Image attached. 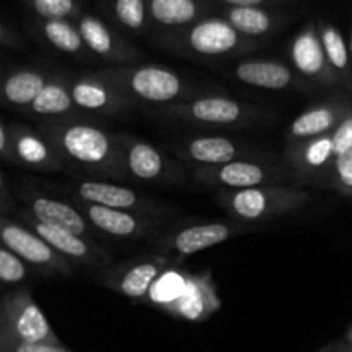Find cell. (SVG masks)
Returning a JSON list of instances; mask_svg holds the SVG:
<instances>
[{"label":"cell","mask_w":352,"mask_h":352,"mask_svg":"<svg viewBox=\"0 0 352 352\" xmlns=\"http://www.w3.org/2000/svg\"><path fill=\"white\" fill-rule=\"evenodd\" d=\"M36 129L54 144L71 168L102 181L126 182L117 133L107 131L93 116L62 120H41ZM78 177V175H76Z\"/></svg>","instance_id":"obj_1"},{"label":"cell","mask_w":352,"mask_h":352,"mask_svg":"<svg viewBox=\"0 0 352 352\" xmlns=\"http://www.w3.org/2000/svg\"><path fill=\"white\" fill-rule=\"evenodd\" d=\"M96 72L122 89L144 110L170 107L212 93H223L219 85L196 81L174 69L157 64L102 67L96 69Z\"/></svg>","instance_id":"obj_2"},{"label":"cell","mask_w":352,"mask_h":352,"mask_svg":"<svg viewBox=\"0 0 352 352\" xmlns=\"http://www.w3.org/2000/svg\"><path fill=\"white\" fill-rule=\"evenodd\" d=\"M151 119L172 124H188L203 127H251L272 119L274 113L263 107L241 102L226 93L203 95L189 102L175 103L162 109L144 110Z\"/></svg>","instance_id":"obj_3"},{"label":"cell","mask_w":352,"mask_h":352,"mask_svg":"<svg viewBox=\"0 0 352 352\" xmlns=\"http://www.w3.org/2000/svg\"><path fill=\"white\" fill-rule=\"evenodd\" d=\"M215 201L232 220L263 226L315 203V196L292 184L260 186L241 191H217Z\"/></svg>","instance_id":"obj_4"},{"label":"cell","mask_w":352,"mask_h":352,"mask_svg":"<svg viewBox=\"0 0 352 352\" xmlns=\"http://www.w3.org/2000/svg\"><path fill=\"white\" fill-rule=\"evenodd\" d=\"M162 47L195 58H232L260 47L258 40L241 34L223 17H203L198 23L162 36Z\"/></svg>","instance_id":"obj_5"},{"label":"cell","mask_w":352,"mask_h":352,"mask_svg":"<svg viewBox=\"0 0 352 352\" xmlns=\"http://www.w3.org/2000/svg\"><path fill=\"white\" fill-rule=\"evenodd\" d=\"M127 181L153 186H186L192 181L191 168L162 146L136 134L117 133Z\"/></svg>","instance_id":"obj_6"},{"label":"cell","mask_w":352,"mask_h":352,"mask_svg":"<svg viewBox=\"0 0 352 352\" xmlns=\"http://www.w3.org/2000/svg\"><path fill=\"white\" fill-rule=\"evenodd\" d=\"M263 226L237 220H186L179 219L150 244L155 253L172 258H184L226 243L232 237L258 232Z\"/></svg>","instance_id":"obj_7"},{"label":"cell","mask_w":352,"mask_h":352,"mask_svg":"<svg viewBox=\"0 0 352 352\" xmlns=\"http://www.w3.org/2000/svg\"><path fill=\"white\" fill-rule=\"evenodd\" d=\"M192 182L215 191H241L260 186L292 184L294 177L285 162L277 158H244L217 167H192Z\"/></svg>","instance_id":"obj_8"},{"label":"cell","mask_w":352,"mask_h":352,"mask_svg":"<svg viewBox=\"0 0 352 352\" xmlns=\"http://www.w3.org/2000/svg\"><path fill=\"white\" fill-rule=\"evenodd\" d=\"M62 189H64L65 196L76 203H89V205L141 213V215L157 217V219H177L179 213V210L168 203L141 195V192L134 191L127 186L117 184L113 181L78 179L76 182L65 184Z\"/></svg>","instance_id":"obj_9"},{"label":"cell","mask_w":352,"mask_h":352,"mask_svg":"<svg viewBox=\"0 0 352 352\" xmlns=\"http://www.w3.org/2000/svg\"><path fill=\"white\" fill-rule=\"evenodd\" d=\"M57 344V333L52 330L45 313L33 299L31 289L19 285L6 292L0 302V344Z\"/></svg>","instance_id":"obj_10"},{"label":"cell","mask_w":352,"mask_h":352,"mask_svg":"<svg viewBox=\"0 0 352 352\" xmlns=\"http://www.w3.org/2000/svg\"><path fill=\"white\" fill-rule=\"evenodd\" d=\"M162 148L192 167H217L244 158H268L258 146L226 134H189L165 140Z\"/></svg>","instance_id":"obj_11"},{"label":"cell","mask_w":352,"mask_h":352,"mask_svg":"<svg viewBox=\"0 0 352 352\" xmlns=\"http://www.w3.org/2000/svg\"><path fill=\"white\" fill-rule=\"evenodd\" d=\"M12 188L14 195L23 203L24 210L40 222L62 227L95 241L100 236L72 199L62 198L55 195V191H47L43 186L28 177L17 179Z\"/></svg>","instance_id":"obj_12"},{"label":"cell","mask_w":352,"mask_h":352,"mask_svg":"<svg viewBox=\"0 0 352 352\" xmlns=\"http://www.w3.org/2000/svg\"><path fill=\"white\" fill-rule=\"evenodd\" d=\"M174 265H177L175 258L153 251L103 268L96 275V284L134 301L144 302L157 278Z\"/></svg>","instance_id":"obj_13"},{"label":"cell","mask_w":352,"mask_h":352,"mask_svg":"<svg viewBox=\"0 0 352 352\" xmlns=\"http://www.w3.org/2000/svg\"><path fill=\"white\" fill-rule=\"evenodd\" d=\"M289 60L296 74L311 89H327L336 91L337 95L346 93L342 81L327 58L316 24H306L292 38L289 45Z\"/></svg>","instance_id":"obj_14"},{"label":"cell","mask_w":352,"mask_h":352,"mask_svg":"<svg viewBox=\"0 0 352 352\" xmlns=\"http://www.w3.org/2000/svg\"><path fill=\"white\" fill-rule=\"evenodd\" d=\"M76 203V201H74ZM100 236L117 241H146L151 243L179 219H157L141 213L107 208V206L76 203Z\"/></svg>","instance_id":"obj_15"},{"label":"cell","mask_w":352,"mask_h":352,"mask_svg":"<svg viewBox=\"0 0 352 352\" xmlns=\"http://www.w3.org/2000/svg\"><path fill=\"white\" fill-rule=\"evenodd\" d=\"M0 239L2 246L9 248L24 263L36 268L43 275L71 277L74 274V263L65 260L47 241L12 217L0 215Z\"/></svg>","instance_id":"obj_16"},{"label":"cell","mask_w":352,"mask_h":352,"mask_svg":"<svg viewBox=\"0 0 352 352\" xmlns=\"http://www.w3.org/2000/svg\"><path fill=\"white\" fill-rule=\"evenodd\" d=\"M12 219H16L17 222L26 226L33 232H36L41 239L47 241L57 253H60L65 260L74 263L76 267L93 268V270H103V268L110 267L112 256L95 239L79 236V234L62 229V227L40 222L24 208L17 210Z\"/></svg>","instance_id":"obj_17"},{"label":"cell","mask_w":352,"mask_h":352,"mask_svg":"<svg viewBox=\"0 0 352 352\" xmlns=\"http://www.w3.org/2000/svg\"><path fill=\"white\" fill-rule=\"evenodd\" d=\"M336 160L332 134L285 144L284 162L292 172L294 186L298 188H316L327 191Z\"/></svg>","instance_id":"obj_18"},{"label":"cell","mask_w":352,"mask_h":352,"mask_svg":"<svg viewBox=\"0 0 352 352\" xmlns=\"http://www.w3.org/2000/svg\"><path fill=\"white\" fill-rule=\"evenodd\" d=\"M72 100L82 113L103 117H126L140 109L133 98L126 95L96 71L82 72L72 79Z\"/></svg>","instance_id":"obj_19"},{"label":"cell","mask_w":352,"mask_h":352,"mask_svg":"<svg viewBox=\"0 0 352 352\" xmlns=\"http://www.w3.org/2000/svg\"><path fill=\"white\" fill-rule=\"evenodd\" d=\"M76 26L89 52L107 67H127V65H138V62L143 60L141 50L124 40L100 17L93 14H81L76 19Z\"/></svg>","instance_id":"obj_20"},{"label":"cell","mask_w":352,"mask_h":352,"mask_svg":"<svg viewBox=\"0 0 352 352\" xmlns=\"http://www.w3.org/2000/svg\"><path fill=\"white\" fill-rule=\"evenodd\" d=\"M351 110L352 96L346 93H339L332 98L308 107L289 122L285 129V144L301 143V141L332 134Z\"/></svg>","instance_id":"obj_21"},{"label":"cell","mask_w":352,"mask_h":352,"mask_svg":"<svg viewBox=\"0 0 352 352\" xmlns=\"http://www.w3.org/2000/svg\"><path fill=\"white\" fill-rule=\"evenodd\" d=\"M14 144V165L34 172H65L71 174L64 158L38 129L21 122H9Z\"/></svg>","instance_id":"obj_22"},{"label":"cell","mask_w":352,"mask_h":352,"mask_svg":"<svg viewBox=\"0 0 352 352\" xmlns=\"http://www.w3.org/2000/svg\"><path fill=\"white\" fill-rule=\"evenodd\" d=\"M232 76L239 82L253 88L272 89H302L313 91L289 64L275 58H244L232 69Z\"/></svg>","instance_id":"obj_23"},{"label":"cell","mask_w":352,"mask_h":352,"mask_svg":"<svg viewBox=\"0 0 352 352\" xmlns=\"http://www.w3.org/2000/svg\"><path fill=\"white\" fill-rule=\"evenodd\" d=\"M219 291L210 272L189 274L181 298L165 308V313L186 322H205L220 309Z\"/></svg>","instance_id":"obj_24"},{"label":"cell","mask_w":352,"mask_h":352,"mask_svg":"<svg viewBox=\"0 0 352 352\" xmlns=\"http://www.w3.org/2000/svg\"><path fill=\"white\" fill-rule=\"evenodd\" d=\"M72 79L65 71H54L50 79L41 89L33 103L24 110L31 119L41 120H62V119H76V117H85L88 113H82L76 107L72 100Z\"/></svg>","instance_id":"obj_25"},{"label":"cell","mask_w":352,"mask_h":352,"mask_svg":"<svg viewBox=\"0 0 352 352\" xmlns=\"http://www.w3.org/2000/svg\"><path fill=\"white\" fill-rule=\"evenodd\" d=\"M47 67H17L7 72L2 79V103L10 110L24 112L36 100L52 76Z\"/></svg>","instance_id":"obj_26"},{"label":"cell","mask_w":352,"mask_h":352,"mask_svg":"<svg viewBox=\"0 0 352 352\" xmlns=\"http://www.w3.org/2000/svg\"><path fill=\"white\" fill-rule=\"evenodd\" d=\"M38 34L47 45H50L54 50L62 52L65 55L86 62V64H95L98 58L89 52L79 33L78 26L72 24L69 19H50L38 21L36 24Z\"/></svg>","instance_id":"obj_27"},{"label":"cell","mask_w":352,"mask_h":352,"mask_svg":"<svg viewBox=\"0 0 352 352\" xmlns=\"http://www.w3.org/2000/svg\"><path fill=\"white\" fill-rule=\"evenodd\" d=\"M148 16L160 28L172 33L189 28L205 17L206 6L201 0H146Z\"/></svg>","instance_id":"obj_28"},{"label":"cell","mask_w":352,"mask_h":352,"mask_svg":"<svg viewBox=\"0 0 352 352\" xmlns=\"http://www.w3.org/2000/svg\"><path fill=\"white\" fill-rule=\"evenodd\" d=\"M222 17L251 40L270 36L284 23L282 16L265 7H227Z\"/></svg>","instance_id":"obj_29"},{"label":"cell","mask_w":352,"mask_h":352,"mask_svg":"<svg viewBox=\"0 0 352 352\" xmlns=\"http://www.w3.org/2000/svg\"><path fill=\"white\" fill-rule=\"evenodd\" d=\"M318 31L330 65L342 81L347 95L352 96V58L347 40L336 24L327 23V21H320Z\"/></svg>","instance_id":"obj_30"},{"label":"cell","mask_w":352,"mask_h":352,"mask_svg":"<svg viewBox=\"0 0 352 352\" xmlns=\"http://www.w3.org/2000/svg\"><path fill=\"white\" fill-rule=\"evenodd\" d=\"M188 277L189 272L181 270V268H177V265L167 268L157 278V282L153 284V287H151L150 294L144 299V302L165 311L167 306H170L172 302H175L182 296L186 284H188Z\"/></svg>","instance_id":"obj_31"},{"label":"cell","mask_w":352,"mask_h":352,"mask_svg":"<svg viewBox=\"0 0 352 352\" xmlns=\"http://www.w3.org/2000/svg\"><path fill=\"white\" fill-rule=\"evenodd\" d=\"M113 21L122 30L131 33H141L148 23L146 0H112L110 6Z\"/></svg>","instance_id":"obj_32"},{"label":"cell","mask_w":352,"mask_h":352,"mask_svg":"<svg viewBox=\"0 0 352 352\" xmlns=\"http://www.w3.org/2000/svg\"><path fill=\"white\" fill-rule=\"evenodd\" d=\"M26 2L34 10V14L45 21L69 19V17L78 19L81 16L78 0H26Z\"/></svg>","instance_id":"obj_33"},{"label":"cell","mask_w":352,"mask_h":352,"mask_svg":"<svg viewBox=\"0 0 352 352\" xmlns=\"http://www.w3.org/2000/svg\"><path fill=\"white\" fill-rule=\"evenodd\" d=\"M30 265L24 263L9 248H0V280L3 285H19L30 275Z\"/></svg>","instance_id":"obj_34"},{"label":"cell","mask_w":352,"mask_h":352,"mask_svg":"<svg viewBox=\"0 0 352 352\" xmlns=\"http://www.w3.org/2000/svg\"><path fill=\"white\" fill-rule=\"evenodd\" d=\"M327 191H337L352 198V148L336 160Z\"/></svg>","instance_id":"obj_35"},{"label":"cell","mask_w":352,"mask_h":352,"mask_svg":"<svg viewBox=\"0 0 352 352\" xmlns=\"http://www.w3.org/2000/svg\"><path fill=\"white\" fill-rule=\"evenodd\" d=\"M333 148H336V157L339 158L340 155L346 153L347 150L352 148V110L346 116V119L336 127L332 133Z\"/></svg>","instance_id":"obj_36"},{"label":"cell","mask_w":352,"mask_h":352,"mask_svg":"<svg viewBox=\"0 0 352 352\" xmlns=\"http://www.w3.org/2000/svg\"><path fill=\"white\" fill-rule=\"evenodd\" d=\"M0 349L10 352H71L62 344H23V342H7L0 344Z\"/></svg>","instance_id":"obj_37"},{"label":"cell","mask_w":352,"mask_h":352,"mask_svg":"<svg viewBox=\"0 0 352 352\" xmlns=\"http://www.w3.org/2000/svg\"><path fill=\"white\" fill-rule=\"evenodd\" d=\"M14 191L9 189V182H7V175L0 174V215L10 217L16 215V199H14Z\"/></svg>","instance_id":"obj_38"},{"label":"cell","mask_w":352,"mask_h":352,"mask_svg":"<svg viewBox=\"0 0 352 352\" xmlns=\"http://www.w3.org/2000/svg\"><path fill=\"white\" fill-rule=\"evenodd\" d=\"M0 158H2L3 164L14 165L12 136H10L9 120L6 119L0 122Z\"/></svg>","instance_id":"obj_39"},{"label":"cell","mask_w":352,"mask_h":352,"mask_svg":"<svg viewBox=\"0 0 352 352\" xmlns=\"http://www.w3.org/2000/svg\"><path fill=\"white\" fill-rule=\"evenodd\" d=\"M0 40H2L3 47H7V48L23 47V41H21V38H17L16 34L10 33L9 28H7L6 24H2V28H0Z\"/></svg>","instance_id":"obj_40"},{"label":"cell","mask_w":352,"mask_h":352,"mask_svg":"<svg viewBox=\"0 0 352 352\" xmlns=\"http://www.w3.org/2000/svg\"><path fill=\"white\" fill-rule=\"evenodd\" d=\"M229 7H263L265 3H270L274 0H220Z\"/></svg>","instance_id":"obj_41"},{"label":"cell","mask_w":352,"mask_h":352,"mask_svg":"<svg viewBox=\"0 0 352 352\" xmlns=\"http://www.w3.org/2000/svg\"><path fill=\"white\" fill-rule=\"evenodd\" d=\"M318 352H352V347L347 346V344L344 342V340H340V342L332 344V346L323 347V349L318 351Z\"/></svg>","instance_id":"obj_42"},{"label":"cell","mask_w":352,"mask_h":352,"mask_svg":"<svg viewBox=\"0 0 352 352\" xmlns=\"http://www.w3.org/2000/svg\"><path fill=\"white\" fill-rule=\"evenodd\" d=\"M344 342H346L349 347H352V327L349 329V332L346 333V337H344Z\"/></svg>","instance_id":"obj_43"},{"label":"cell","mask_w":352,"mask_h":352,"mask_svg":"<svg viewBox=\"0 0 352 352\" xmlns=\"http://www.w3.org/2000/svg\"><path fill=\"white\" fill-rule=\"evenodd\" d=\"M347 45H349V52H351V58H352V26L349 31V38H347Z\"/></svg>","instance_id":"obj_44"},{"label":"cell","mask_w":352,"mask_h":352,"mask_svg":"<svg viewBox=\"0 0 352 352\" xmlns=\"http://www.w3.org/2000/svg\"><path fill=\"white\" fill-rule=\"evenodd\" d=\"M0 352H10V351H6V349H0Z\"/></svg>","instance_id":"obj_45"}]
</instances>
